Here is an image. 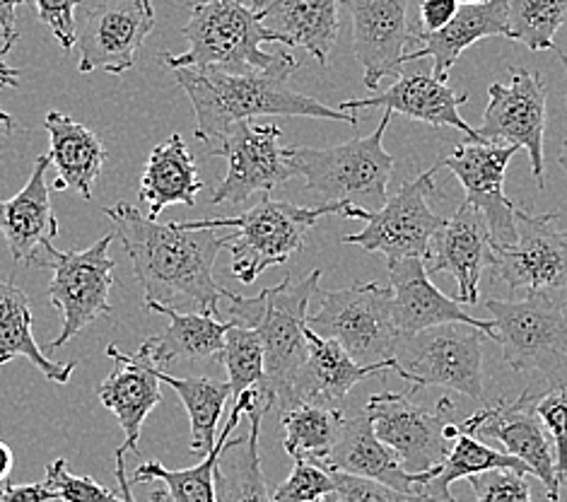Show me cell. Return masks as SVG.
Listing matches in <instances>:
<instances>
[{
  "label": "cell",
  "instance_id": "cell-32",
  "mask_svg": "<svg viewBox=\"0 0 567 502\" xmlns=\"http://www.w3.org/2000/svg\"><path fill=\"white\" fill-rule=\"evenodd\" d=\"M30 297L12 280H0V368L16 358L30 360L53 385H69L75 362H56L34 341Z\"/></svg>",
  "mask_w": 567,
  "mask_h": 502
},
{
  "label": "cell",
  "instance_id": "cell-35",
  "mask_svg": "<svg viewBox=\"0 0 567 502\" xmlns=\"http://www.w3.org/2000/svg\"><path fill=\"white\" fill-rule=\"evenodd\" d=\"M155 372L159 382L169 385L179 393L188 416V426H192V440H188L192 452L200 457L210 454L215 442H218L220 416L227 401L233 399L229 385L210 377H174L159 368H155Z\"/></svg>",
  "mask_w": 567,
  "mask_h": 502
},
{
  "label": "cell",
  "instance_id": "cell-45",
  "mask_svg": "<svg viewBox=\"0 0 567 502\" xmlns=\"http://www.w3.org/2000/svg\"><path fill=\"white\" fill-rule=\"evenodd\" d=\"M32 3L37 8L39 22L49 27L63 51H71L75 47V8L80 6V0H32Z\"/></svg>",
  "mask_w": 567,
  "mask_h": 502
},
{
  "label": "cell",
  "instance_id": "cell-5",
  "mask_svg": "<svg viewBox=\"0 0 567 502\" xmlns=\"http://www.w3.org/2000/svg\"><path fill=\"white\" fill-rule=\"evenodd\" d=\"M346 203L333 206L302 208L288 201H274L261 196L254 208L233 215V218L213 221H188L182 223L186 229H229L220 237L223 249L233 254L229 274L245 285H251L271 266L288 264L292 256L305 247L309 229L323 215H341Z\"/></svg>",
  "mask_w": 567,
  "mask_h": 502
},
{
  "label": "cell",
  "instance_id": "cell-58",
  "mask_svg": "<svg viewBox=\"0 0 567 502\" xmlns=\"http://www.w3.org/2000/svg\"><path fill=\"white\" fill-rule=\"evenodd\" d=\"M315 502H327V498H321V500H315Z\"/></svg>",
  "mask_w": 567,
  "mask_h": 502
},
{
  "label": "cell",
  "instance_id": "cell-27",
  "mask_svg": "<svg viewBox=\"0 0 567 502\" xmlns=\"http://www.w3.org/2000/svg\"><path fill=\"white\" fill-rule=\"evenodd\" d=\"M346 0H254L271 42L300 47L321 65L339 42Z\"/></svg>",
  "mask_w": 567,
  "mask_h": 502
},
{
  "label": "cell",
  "instance_id": "cell-38",
  "mask_svg": "<svg viewBox=\"0 0 567 502\" xmlns=\"http://www.w3.org/2000/svg\"><path fill=\"white\" fill-rule=\"evenodd\" d=\"M567 22V0H507L512 42L529 51H556V32Z\"/></svg>",
  "mask_w": 567,
  "mask_h": 502
},
{
  "label": "cell",
  "instance_id": "cell-43",
  "mask_svg": "<svg viewBox=\"0 0 567 502\" xmlns=\"http://www.w3.org/2000/svg\"><path fill=\"white\" fill-rule=\"evenodd\" d=\"M471 491L476 502H532V488L524 473L495 469L471 477Z\"/></svg>",
  "mask_w": 567,
  "mask_h": 502
},
{
  "label": "cell",
  "instance_id": "cell-6",
  "mask_svg": "<svg viewBox=\"0 0 567 502\" xmlns=\"http://www.w3.org/2000/svg\"><path fill=\"white\" fill-rule=\"evenodd\" d=\"M391 112L382 114L380 126L364 139H353L333 147H286L290 170L302 176L305 188L319 198V206L355 203L380 211L389 194L386 186L394 172V157L384 151V133Z\"/></svg>",
  "mask_w": 567,
  "mask_h": 502
},
{
  "label": "cell",
  "instance_id": "cell-49",
  "mask_svg": "<svg viewBox=\"0 0 567 502\" xmlns=\"http://www.w3.org/2000/svg\"><path fill=\"white\" fill-rule=\"evenodd\" d=\"M114 459H116V481H118L121 500H124V502H136V495H133V488H131L128 477H126V452L116 450Z\"/></svg>",
  "mask_w": 567,
  "mask_h": 502
},
{
  "label": "cell",
  "instance_id": "cell-52",
  "mask_svg": "<svg viewBox=\"0 0 567 502\" xmlns=\"http://www.w3.org/2000/svg\"><path fill=\"white\" fill-rule=\"evenodd\" d=\"M24 3H32V0H0V20L18 27L16 22V10L18 6H24Z\"/></svg>",
  "mask_w": 567,
  "mask_h": 502
},
{
  "label": "cell",
  "instance_id": "cell-14",
  "mask_svg": "<svg viewBox=\"0 0 567 502\" xmlns=\"http://www.w3.org/2000/svg\"><path fill=\"white\" fill-rule=\"evenodd\" d=\"M519 239L512 247L493 244V276L509 290L556 295L567 290V229L560 213L534 215L515 208Z\"/></svg>",
  "mask_w": 567,
  "mask_h": 502
},
{
  "label": "cell",
  "instance_id": "cell-34",
  "mask_svg": "<svg viewBox=\"0 0 567 502\" xmlns=\"http://www.w3.org/2000/svg\"><path fill=\"white\" fill-rule=\"evenodd\" d=\"M245 438L229 440L215 469V498L218 502H271L261 469L259 438L264 413H251Z\"/></svg>",
  "mask_w": 567,
  "mask_h": 502
},
{
  "label": "cell",
  "instance_id": "cell-25",
  "mask_svg": "<svg viewBox=\"0 0 567 502\" xmlns=\"http://www.w3.org/2000/svg\"><path fill=\"white\" fill-rule=\"evenodd\" d=\"M49 167V153L39 155L22 192L10 201H0V233L16 264L34 266L39 256L53 247V239L59 237V221L53 215L47 184Z\"/></svg>",
  "mask_w": 567,
  "mask_h": 502
},
{
  "label": "cell",
  "instance_id": "cell-24",
  "mask_svg": "<svg viewBox=\"0 0 567 502\" xmlns=\"http://www.w3.org/2000/svg\"><path fill=\"white\" fill-rule=\"evenodd\" d=\"M106 358L114 360V370L97 387V399L124 430L121 452H136L145 418L162 403V387L155 365L147 362L141 352H121L116 346H106Z\"/></svg>",
  "mask_w": 567,
  "mask_h": 502
},
{
  "label": "cell",
  "instance_id": "cell-20",
  "mask_svg": "<svg viewBox=\"0 0 567 502\" xmlns=\"http://www.w3.org/2000/svg\"><path fill=\"white\" fill-rule=\"evenodd\" d=\"M389 290H391V315L401 336L425 331L444 324H464L478 329L495 341V327L491 319H478L462 307V303L450 300L427 278L425 262L401 259L389 262Z\"/></svg>",
  "mask_w": 567,
  "mask_h": 502
},
{
  "label": "cell",
  "instance_id": "cell-33",
  "mask_svg": "<svg viewBox=\"0 0 567 502\" xmlns=\"http://www.w3.org/2000/svg\"><path fill=\"white\" fill-rule=\"evenodd\" d=\"M241 416L237 411L229 413L225 428L220 430L218 442H215L213 452L204 457L200 464L192 469H167L162 461L151 459L133 473L136 483H159V491L151 495L153 502H218L215 498V469L225 452V447L233 438V430L239 426Z\"/></svg>",
  "mask_w": 567,
  "mask_h": 502
},
{
  "label": "cell",
  "instance_id": "cell-50",
  "mask_svg": "<svg viewBox=\"0 0 567 502\" xmlns=\"http://www.w3.org/2000/svg\"><path fill=\"white\" fill-rule=\"evenodd\" d=\"M20 39L18 27H12L8 22L0 20V57H6V53L16 47V42Z\"/></svg>",
  "mask_w": 567,
  "mask_h": 502
},
{
  "label": "cell",
  "instance_id": "cell-57",
  "mask_svg": "<svg viewBox=\"0 0 567 502\" xmlns=\"http://www.w3.org/2000/svg\"><path fill=\"white\" fill-rule=\"evenodd\" d=\"M327 502H336V500H333V498H329V495H327Z\"/></svg>",
  "mask_w": 567,
  "mask_h": 502
},
{
  "label": "cell",
  "instance_id": "cell-1",
  "mask_svg": "<svg viewBox=\"0 0 567 502\" xmlns=\"http://www.w3.org/2000/svg\"><path fill=\"white\" fill-rule=\"evenodd\" d=\"M104 215L114 223V235L133 264V276L145 295L143 305L192 307L200 315L220 317V297L227 288L213 276L223 249L213 229L157 223L126 201L106 206Z\"/></svg>",
  "mask_w": 567,
  "mask_h": 502
},
{
  "label": "cell",
  "instance_id": "cell-17",
  "mask_svg": "<svg viewBox=\"0 0 567 502\" xmlns=\"http://www.w3.org/2000/svg\"><path fill=\"white\" fill-rule=\"evenodd\" d=\"M542 393L524 391L517 401H497L476 411L464 420L458 430L468 432L476 440H495L505 447V454L519 459L529 467L532 477L544 483L550 502H560V479L556 471V457L536 416L534 403Z\"/></svg>",
  "mask_w": 567,
  "mask_h": 502
},
{
  "label": "cell",
  "instance_id": "cell-15",
  "mask_svg": "<svg viewBox=\"0 0 567 502\" xmlns=\"http://www.w3.org/2000/svg\"><path fill=\"white\" fill-rule=\"evenodd\" d=\"M280 129L276 124H241L227 131L225 139L206 151L210 157L227 160V174L210 196V206L241 203L251 196H268L276 186L292 180V170L280 145Z\"/></svg>",
  "mask_w": 567,
  "mask_h": 502
},
{
  "label": "cell",
  "instance_id": "cell-19",
  "mask_svg": "<svg viewBox=\"0 0 567 502\" xmlns=\"http://www.w3.org/2000/svg\"><path fill=\"white\" fill-rule=\"evenodd\" d=\"M353 18V53L364 71V88L380 90L382 78L399 68L415 42L411 0H346Z\"/></svg>",
  "mask_w": 567,
  "mask_h": 502
},
{
  "label": "cell",
  "instance_id": "cell-9",
  "mask_svg": "<svg viewBox=\"0 0 567 502\" xmlns=\"http://www.w3.org/2000/svg\"><path fill=\"white\" fill-rule=\"evenodd\" d=\"M114 239L116 235L110 233L87 249L56 252V247H49L44 252L47 256H39L34 262V266L53 270L47 293L53 309H59L63 317V327L47 346L49 350L63 348L90 324L112 315L110 293L116 283V262L110 249Z\"/></svg>",
  "mask_w": 567,
  "mask_h": 502
},
{
  "label": "cell",
  "instance_id": "cell-11",
  "mask_svg": "<svg viewBox=\"0 0 567 502\" xmlns=\"http://www.w3.org/2000/svg\"><path fill=\"white\" fill-rule=\"evenodd\" d=\"M417 391H380L372 393L362 413L391 452L401 461L409 473H425L442 469L444 459L450 457L454 440L447 438L452 426L454 403L440 399L437 409L430 411L425 406L413 403L411 393Z\"/></svg>",
  "mask_w": 567,
  "mask_h": 502
},
{
  "label": "cell",
  "instance_id": "cell-46",
  "mask_svg": "<svg viewBox=\"0 0 567 502\" xmlns=\"http://www.w3.org/2000/svg\"><path fill=\"white\" fill-rule=\"evenodd\" d=\"M456 0H421V10H417V24H413V32L417 34H435L444 30L458 12Z\"/></svg>",
  "mask_w": 567,
  "mask_h": 502
},
{
  "label": "cell",
  "instance_id": "cell-21",
  "mask_svg": "<svg viewBox=\"0 0 567 502\" xmlns=\"http://www.w3.org/2000/svg\"><path fill=\"white\" fill-rule=\"evenodd\" d=\"M425 266L430 274H450L456 280L458 303L476 305L481 278L493 266V239L483 215L462 203L452 218H444Z\"/></svg>",
  "mask_w": 567,
  "mask_h": 502
},
{
  "label": "cell",
  "instance_id": "cell-59",
  "mask_svg": "<svg viewBox=\"0 0 567 502\" xmlns=\"http://www.w3.org/2000/svg\"><path fill=\"white\" fill-rule=\"evenodd\" d=\"M565 305H567V300H565Z\"/></svg>",
  "mask_w": 567,
  "mask_h": 502
},
{
  "label": "cell",
  "instance_id": "cell-7",
  "mask_svg": "<svg viewBox=\"0 0 567 502\" xmlns=\"http://www.w3.org/2000/svg\"><path fill=\"white\" fill-rule=\"evenodd\" d=\"M485 311H491L495 341L512 370L536 372L550 389H567V317L553 295L488 300Z\"/></svg>",
  "mask_w": 567,
  "mask_h": 502
},
{
  "label": "cell",
  "instance_id": "cell-28",
  "mask_svg": "<svg viewBox=\"0 0 567 502\" xmlns=\"http://www.w3.org/2000/svg\"><path fill=\"white\" fill-rule=\"evenodd\" d=\"M415 42L421 49L409 51L403 63L417 59H432V78L447 83V75L458 61V57L474 47L481 39L488 37H507V0H485L481 6H462L456 18L435 34H417L413 32Z\"/></svg>",
  "mask_w": 567,
  "mask_h": 502
},
{
  "label": "cell",
  "instance_id": "cell-13",
  "mask_svg": "<svg viewBox=\"0 0 567 502\" xmlns=\"http://www.w3.org/2000/svg\"><path fill=\"white\" fill-rule=\"evenodd\" d=\"M509 85L488 88V106L476 135L481 143L515 145L532 160V174L538 188L546 186L544 139H546V90L542 73L509 68Z\"/></svg>",
  "mask_w": 567,
  "mask_h": 502
},
{
  "label": "cell",
  "instance_id": "cell-4",
  "mask_svg": "<svg viewBox=\"0 0 567 502\" xmlns=\"http://www.w3.org/2000/svg\"><path fill=\"white\" fill-rule=\"evenodd\" d=\"M192 18L184 27L188 49L179 57L162 53V61L172 71L194 68V71H229V73H274L290 78L300 61L290 51L268 53L261 49L271 37L264 30L259 10L241 0H196Z\"/></svg>",
  "mask_w": 567,
  "mask_h": 502
},
{
  "label": "cell",
  "instance_id": "cell-10",
  "mask_svg": "<svg viewBox=\"0 0 567 502\" xmlns=\"http://www.w3.org/2000/svg\"><path fill=\"white\" fill-rule=\"evenodd\" d=\"M307 329L339 344L358 365L394 360L401 334L391 315V290L380 283H358L323 293Z\"/></svg>",
  "mask_w": 567,
  "mask_h": 502
},
{
  "label": "cell",
  "instance_id": "cell-39",
  "mask_svg": "<svg viewBox=\"0 0 567 502\" xmlns=\"http://www.w3.org/2000/svg\"><path fill=\"white\" fill-rule=\"evenodd\" d=\"M227 370V385L233 391V401H237L241 393L259 389L266 393V372H264V346L261 338L251 329L229 324L225 334V348L218 358ZM268 399V393H266ZM271 403V399H268ZM274 411V406H271Z\"/></svg>",
  "mask_w": 567,
  "mask_h": 502
},
{
  "label": "cell",
  "instance_id": "cell-56",
  "mask_svg": "<svg viewBox=\"0 0 567 502\" xmlns=\"http://www.w3.org/2000/svg\"><path fill=\"white\" fill-rule=\"evenodd\" d=\"M558 51V49H556ZM558 59H560V63H563V68H565V73H567V57L563 51H558ZM565 104H567V92H565Z\"/></svg>",
  "mask_w": 567,
  "mask_h": 502
},
{
  "label": "cell",
  "instance_id": "cell-40",
  "mask_svg": "<svg viewBox=\"0 0 567 502\" xmlns=\"http://www.w3.org/2000/svg\"><path fill=\"white\" fill-rule=\"evenodd\" d=\"M44 485L61 502H124L121 493L110 491L90 477H73L69 471V461L59 457L47 464Z\"/></svg>",
  "mask_w": 567,
  "mask_h": 502
},
{
  "label": "cell",
  "instance_id": "cell-48",
  "mask_svg": "<svg viewBox=\"0 0 567 502\" xmlns=\"http://www.w3.org/2000/svg\"><path fill=\"white\" fill-rule=\"evenodd\" d=\"M18 85H20V73L6 63V57H0V92L6 88H18ZM0 129L3 131L16 129V119L6 112L3 106H0Z\"/></svg>",
  "mask_w": 567,
  "mask_h": 502
},
{
  "label": "cell",
  "instance_id": "cell-54",
  "mask_svg": "<svg viewBox=\"0 0 567 502\" xmlns=\"http://www.w3.org/2000/svg\"><path fill=\"white\" fill-rule=\"evenodd\" d=\"M558 162H560V167H563V172H565V180H567V139H565V141H563V145H560Z\"/></svg>",
  "mask_w": 567,
  "mask_h": 502
},
{
  "label": "cell",
  "instance_id": "cell-37",
  "mask_svg": "<svg viewBox=\"0 0 567 502\" xmlns=\"http://www.w3.org/2000/svg\"><path fill=\"white\" fill-rule=\"evenodd\" d=\"M495 469H509V471L524 473V477H529L532 473L529 467L522 464L519 459L509 457L505 452H497L493 447L476 440L474 436H468V432L458 430L450 457L444 459L437 479H432L425 485V493L437 495V498H452L450 493L452 483H456L458 479H471V477H478V473L495 471Z\"/></svg>",
  "mask_w": 567,
  "mask_h": 502
},
{
  "label": "cell",
  "instance_id": "cell-42",
  "mask_svg": "<svg viewBox=\"0 0 567 502\" xmlns=\"http://www.w3.org/2000/svg\"><path fill=\"white\" fill-rule=\"evenodd\" d=\"M536 416L550 432L556 447V471L560 483L567 481V389H550L534 403Z\"/></svg>",
  "mask_w": 567,
  "mask_h": 502
},
{
  "label": "cell",
  "instance_id": "cell-31",
  "mask_svg": "<svg viewBox=\"0 0 567 502\" xmlns=\"http://www.w3.org/2000/svg\"><path fill=\"white\" fill-rule=\"evenodd\" d=\"M204 188L198 176L194 155L179 133H172L165 143H159L147 155L141 176V201L147 206V215L157 221V215L174 203L196 206V198Z\"/></svg>",
  "mask_w": 567,
  "mask_h": 502
},
{
  "label": "cell",
  "instance_id": "cell-36",
  "mask_svg": "<svg viewBox=\"0 0 567 502\" xmlns=\"http://www.w3.org/2000/svg\"><path fill=\"white\" fill-rule=\"evenodd\" d=\"M286 440L282 447L292 459H307L321 464L341 438L346 416L341 409L319 403H297L295 409L280 413Z\"/></svg>",
  "mask_w": 567,
  "mask_h": 502
},
{
  "label": "cell",
  "instance_id": "cell-41",
  "mask_svg": "<svg viewBox=\"0 0 567 502\" xmlns=\"http://www.w3.org/2000/svg\"><path fill=\"white\" fill-rule=\"evenodd\" d=\"M333 493V479L331 473L307 459H295L290 477L282 481L271 502H315Z\"/></svg>",
  "mask_w": 567,
  "mask_h": 502
},
{
  "label": "cell",
  "instance_id": "cell-53",
  "mask_svg": "<svg viewBox=\"0 0 567 502\" xmlns=\"http://www.w3.org/2000/svg\"><path fill=\"white\" fill-rule=\"evenodd\" d=\"M415 502H458L456 498H437V495H427L425 491L415 498Z\"/></svg>",
  "mask_w": 567,
  "mask_h": 502
},
{
  "label": "cell",
  "instance_id": "cell-3",
  "mask_svg": "<svg viewBox=\"0 0 567 502\" xmlns=\"http://www.w3.org/2000/svg\"><path fill=\"white\" fill-rule=\"evenodd\" d=\"M321 270L305 278H282L276 288H266L256 297H241L225 290L229 303L227 321L251 329L264 346L266 393L280 413L295 406V382L309 358L307 319L309 303L319 293Z\"/></svg>",
  "mask_w": 567,
  "mask_h": 502
},
{
  "label": "cell",
  "instance_id": "cell-30",
  "mask_svg": "<svg viewBox=\"0 0 567 502\" xmlns=\"http://www.w3.org/2000/svg\"><path fill=\"white\" fill-rule=\"evenodd\" d=\"M49 131V157L56 167L53 188L56 192H75L85 201L92 198V188L106 162V147L102 139L69 114L49 112L44 119Z\"/></svg>",
  "mask_w": 567,
  "mask_h": 502
},
{
  "label": "cell",
  "instance_id": "cell-16",
  "mask_svg": "<svg viewBox=\"0 0 567 502\" xmlns=\"http://www.w3.org/2000/svg\"><path fill=\"white\" fill-rule=\"evenodd\" d=\"M155 30L153 0H100L75 30L78 71L121 75L136 65L138 51Z\"/></svg>",
  "mask_w": 567,
  "mask_h": 502
},
{
  "label": "cell",
  "instance_id": "cell-51",
  "mask_svg": "<svg viewBox=\"0 0 567 502\" xmlns=\"http://www.w3.org/2000/svg\"><path fill=\"white\" fill-rule=\"evenodd\" d=\"M12 467H16V454H12L10 447L0 440V483H6Z\"/></svg>",
  "mask_w": 567,
  "mask_h": 502
},
{
  "label": "cell",
  "instance_id": "cell-47",
  "mask_svg": "<svg viewBox=\"0 0 567 502\" xmlns=\"http://www.w3.org/2000/svg\"><path fill=\"white\" fill-rule=\"evenodd\" d=\"M56 495H53L44 483H24L16 485L6 481L0 485V502H53Z\"/></svg>",
  "mask_w": 567,
  "mask_h": 502
},
{
  "label": "cell",
  "instance_id": "cell-2",
  "mask_svg": "<svg viewBox=\"0 0 567 502\" xmlns=\"http://www.w3.org/2000/svg\"><path fill=\"white\" fill-rule=\"evenodd\" d=\"M177 85L192 100L196 114V139L206 151L218 145L227 131L251 121L254 116H307L343 121L358 129L360 119L341 110H333L288 88V78L274 73H229V71H194L179 68L174 71Z\"/></svg>",
  "mask_w": 567,
  "mask_h": 502
},
{
  "label": "cell",
  "instance_id": "cell-18",
  "mask_svg": "<svg viewBox=\"0 0 567 502\" xmlns=\"http://www.w3.org/2000/svg\"><path fill=\"white\" fill-rule=\"evenodd\" d=\"M517 153L519 147L515 145L466 141L437 162L440 167H447L462 182L466 194L464 203L483 215L491 239L497 247H512L519 239L515 206L503 192L507 165Z\"/></svg>",
  "mask_w": 567,
  "mask_h": 502
},
{
  "label": "cell",
  "instance_id": "cell-22",
  "mask_svg": "<svg viewBox=\"0 0 567 502\" xmlns=\"http://www.w3.org/2000/svg\"><path fill=\"white\" fill-rule=\"evenodd\" d=\"M319 467L350 473V477L380 481L399 493L417 495L425 491V485L437 479L442 469H432L425 473H409L401 467L399 457L377 438L370 418L358 413L355 418H346L341 438L336 442L331 454Z\"/></svg>",
  "mask_w": 567,
  "mask_h": 502
},
{
  "label": "cell",
  "instance_id": "cell-55",
  "mask_svg": "<svg viewBox=\"0 0 567 502\" xmlns=\"http://www.w3.org/2000/svg\"><path fill=\"white\" fill-rule=\"evenodd\" d=\"M458 6H481V3H485V0H456Z\"/></svg>",
  "mask_w": 567,
  "mask_h": 502
},
{
  "label": "cell",
  "instance_id": "cell-26",
  "mask_svg": "<svg viewBox=\"0 0 567 502\" xmlns=\"http://www.w3.org/2000/svg\"><path fill=\"white\" fill-rule=\"evenodd\" d=\"M307 344L309 358L295 382V406L319 403L329 409H341L348 393L364 377L396 372L401 379H406L396 358L377 365H358L339 344L317 336L312 329H307Z\"/></svg>",
  "mask_w": 567,
  "mask_h": 502
},
{
  "label": "cell",
  "instance_id": "cell-8",
  "mask_svg": "<svg viewBox=\"0 0 567 502\" xmlns=\"http://www.w3.org/2000/svg\"><path fill=\"white\" fill-rule=\"evenodd\" d=\"M440 165L423 172L417 180L401 184L394 196H389L380 211L360 208L346 203L341 218L364 221V227L355 235H346L341 242L353 244L368 254H384L389 262L421 259L427 264L430 244L435 239L444 218L430 208L427 196L440 194L435 172Z\"/></svg>",
  "mask_w": 567,
  "mask_h": 502
},
{
  "label": "cell",
  "instance_id": "cell-44",
  "mask_svg": "<svg viewBox=\"0 0 567 502\" xmlns=\"http://www.w3.org/2000/svg\"><path fill=\"white\" fill-rule=\"evenodd\" d=\"M333 479V493L329 498H333L336 502H415V498L421 495H406L399 493L394 488H389L380 481H370V479H360V477H350V473H341V471H331Z\"/></svg>",
  "mask_w": 567,
  "mask_h": 502
},
{
  "label": "cell",
  "instance_id": "cell-23",
  "mask_svg": "<svg viewBox=\"0 0 567 502\" xmlns=\"http://www.w3.org/2000/svg\"><path fill=\"white\" fill-rule=\"evenodd\" d=\"M466 102V92L452 90L447 83L432 78V73H413L396 75V83L389 90L374 94V98L341 102L339 110L355 114L358 110H368V106H382L384 112L403 114L413 121H423L427 126H452L462 131L468 143H481L476 129H471L462 114H458V106Z\"/></svg>",
  "mask_w": 567,
  "mask_h": 502
},
{
  "label": "cell",
  "instance_id": "cell-12",
  "mask_svg": "<svg viewBox=\"0 0 567 502\" xmlns=\"http://www.w3.org/2000/svg\"><path fill=\"white\" fill-rule=\"evenodd\" d=\"M483 338L464 324H444L401 336L396 362L415 389L447 387L468 399H483Z\"/></svg>",
  "mask_w": 567,
  "mask_h": 502
},
{
  "label": "cell",
  "instance_id": "cell-29",
  "mask_svg": "<svg viewBox=\"0 0 567 502\" xmlns=\"http://www.w3.org/2000/svg\"><path fill=\"white\" fill-rule=\"evenodd\" d=\"M147 311H157L169 319V327L145 338L138 348L141 356L155 365V368L165 370L167 365L177 360H206V358H220L225 348V334L229 329V321H223L215 315H200V311H179L162 305H143Z\"/></svg>",
  "mask_w": 567,
  "mask_h": 502
}]
</instances>
